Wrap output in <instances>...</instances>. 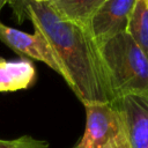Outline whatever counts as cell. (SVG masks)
I'll list each match as a JSON object with an SVG mask.
<instances>
[{
  "mask_svg": "<svg viewBox=\"0 0 148 148\" xmlns=\"http://www.w3.org/2000/svg\"><path fill=\"white\" fill-rule=\"evenodd\" d=\"M28 18L50 43L64 69V80L83 105L116 98L101 51L89 30L64 21L47 2H25Z\"/></svg>",
  "mask_w": 148,
  "mask_h": 148,
  "instance_id": "obj_1",
  "label": "cell"
},
{
  "mask_svg": "<svg viewBox=\"0 0 148 148\" xmlns=\"http://www.w3.org/2000/svg\"><path fill=\"white\" fill-rule=\"evenodd\" d=\"M114 98L148 95V60L125 31L99 46Z\"/></svg>",
  "mask_w": 148,
  "mask_h": 148,
  "instance_id": "obj_2",
  "label": "cell"
},
{
  "mask_svg": "<svg viewBox=\"0 0 148 148\" xmlns=\"http://www.w3.org/2000/svg\"><path fill=\"white\" fill-rule=\"evenodd\" d=\"M84 133L74 148H127L121 114L112 103H88Z\"/></svg>",
  "mask_w": 148,
  "mask_h": 148,
  "instance_id": "obj_3",
  "label": "cell"
},
{
  "mask_svg": "<svg viewBox=\"0 0 148 148\" xmlns=\"http://www.w3.org/2000/svg\"><path fill=\"white\" fill-rule=\"evenodd\" d=\"M0 40L17 54L44 62L64 79V69L54 51L38 30H35L34 34H28L0 22Z\"/></svg>",
  "mask_w": 148,
  "mask_h": 148,
  "instance_id": "obj_4",
  "label": "cell"
},
{
  "mask_svg": "<svg viewBox=\"0 0 148 148\" xmlns=\"http://www.w3.org/2000/svg\"><path fill=\"white\" fill-rule=\"evenodd\" d=\"M136 0H105L92 15L88 30L102 46L106 40L118 34L125 32Z\"/></svg>",
  "mask_w": 148,
  "mask_h": 148,
  "instance_id": "obj_5",
  "label": "cell"
},
{
  "mask_svg": "<svg viewBox=\"0 0 148 148\" xmlns=\"http://www.w3.org/2000/svg\"><path fill=\"white\" fill-rule=\"evenodd\" d=\"M113 104L123 118L127 148H148V95H125Z\"/></svg>",
  "mask_w": 148,
  "mask_h": 148,
  "instance_id": "obj_6",
  "label": "cell"
},
{
  "mask_svg": "<svg viewBox=\"0 0 148 148\" xmlns=\"http://www.w3.org/2000/svg\"><path fill=\"white\" fill-rule=\"evenodd\" d=\"M36 79V68L27 59L9 61L0 59V92L29 88Z\"/></svg>",
  "mask_w": 148,
  "mask_h": 148,
  "instance_id": "obj_7",
  "label": "cell"
},
{
  "mask_svg": "<svg viewBox=\"0 0 148 148\" xmlns=\"http://www.w3.org/2000/svg\"><path fill=\"white\" fill-rule=\"evenodd\" d=\"M104 1L105 0H49L46 2L64 21L88 29L92 15Z\"/></svg>",
  "mask_w": 148,
  "mask_h": 148,
  "instance_id": "obj_8",
  "label": "cell"
},
{
  "mask_svg": "<svg viewBox=\"0 0 148 148\" xmlns=\"http://www.w3.org/2000/svg\"><path fill=\"white\" fill-rule=\"evenodd\" d=\"M126 32L148 60V6L147 0H136Z\"/></svg>",
  "mask_w": 148,
  "mask_h": 148,
  "instance_id": "obj_9",
  "label": "cell"
},
{
  "mask_svg": "<svg viewBox=\"0 0 148 148\" xmlns=\"http://www.w3.org/2000/svg\"><path fill=\"white\" fill-rule=\"evenodd\" d=\"M0 148H49L45 141L35 139L30 135H23L17 139H0Z\"/></svg>",
  "mask_w": 148,
  "mask_h": 148,
  "instance_id": "obj_10",
  "label": "cell"
},
{
  "mask_svg": "<svg viewBox=\"0 0 148 148\" xmlns=\"http://www.w3.org/2000/svg\"><path fill=\"white\" fill-rule=\"evenodd\" d=\"M7 5H9L13 8L14 15L17 18L18 23H21L22 21L28 18V14H27V9H25V2H23L22 0H7Z\"/></svg>",
  "mask_w": 148,
  "mask_h": 148,
  "instance_id": "obj_11",
  "label": "cell"
},
{
  "mask_svg": "<svg viewBox=\"0 0 148 148\" xmlns=\"http://www.w3.org/2000/svg\"><path fill=\"white\" fill-rule=\"evenodd\" d=\"M6 5H7V0H0V13H1L2 8H3Z\"/></svg>",
  "mask_w": 148,
  "mask_h": 148,
  "instance_id": "obj_12",
  "label": "cell"
},
{
  "mask_svg": "<svg viewBox=\"0 0 148 148\" xmlns=\"http://www.w3.org/2000/svg\"><path fill=\"white\" fill-rule=\"evenodd\" d=\"M23 2H27V1H32V2H46L49 0H22Z\"/></svg>",
  "mask_w": 148,
  "mask_h": 148,
  "instance_id": "obj_13",
  "label": "cell"
},
{
  "mask_svg": "<svg viewBox=\"0 0 148 148\" xmlns=\"http://www.w3.org/2000/svg\"><path fill=\"white\" fill-rule=\"evenodd\" d=\"M147 6H148V0H147Z\"/></svg>",
  "mask_w": 148,
  "mask_h": 148,
  "instance_id": "obj_14",
  "label": "cell"
}]
</instances>
